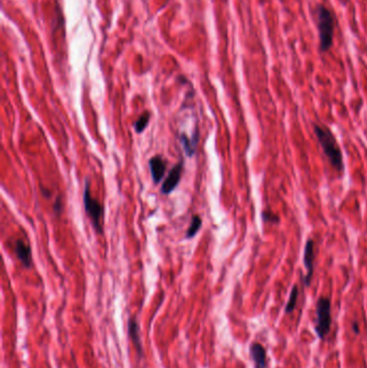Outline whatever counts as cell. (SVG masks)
Returning a JSON list of instances; mask_svg holds the SVG:
<instances>
[{"label": "cell", "instance_id": "6da1fadb", "mask_svg": "<svg viewBox=\"0 0 367 368\" xmlns=\"http://www.w3.org/2000/svg\"><path fill=\"white\" fill-rule=\"evenodd\" d=\"M314 133H316L319 142L323 149V152L326 155L331 165L338 170H344V160L342 151L337 144L336 139L332 131L320 125H314Z\"/></svg>", "mask_w": 367, "mask_h": 368}, {"label": "cell", "instance_id": "7a4b0ae2", "mask_svg": "<svg viewBox=\"0 0 367 368\" xmlns=\"http://www.w3.org/2000/svg\"><path fill=\"white\" fill-rule=\"evenodd\" d=\"M317 24L320 38V50L327 51L333 45L335 20L332 12L325 7L319 6L317 9Z\"/></svg>", "mask_w": 367, "mask_h": 368}, {"label": "cell", "instance_id": "3957f363", "mask_svg": "<svg viewBox=\"0 0 367 368\" xmlns=\"http://www.w3.org/2000/svg\"><path fill=\"white\" fill-rule=\"evenodd\" d=\"M332 325L331 301L326 297H320L316 307V324L314 330L320 338H325Z\"/></svg>", "mask_w": 367, "mask_h": 368}, {"label": "cell", "instance_id": "277c9868", "mask_svg": "<svg viewBox=\"0 0 367 368\" xmlns=\"http://www.w3.org/2000/svg\"><path fill=\"white\" fill-rule=\"evenodd\" d=\"M83 201H84V207H85V212L91 218L93 223L94 229L96 230L98 234L102 233V227H101V220L103 216V207L102 205L94 199L91 196L90 192V181L86 180L85 183V189H84V194H83Z\"/></svg>", "mask_w": 367, "mask_h": 368}, {"label": "cell", "instance_id": "5b68a950", "mask_svg": "<svg viewBox=\"0 0 367 368\" xmlns=\"http://www.w3.org/2000/svg\"><path fill=\"white\" fill-rule=\"evenodd\" d=\"M182 169H183V162H180L170 170L168 177L166 178V180L163 183V187H162L163 194L168 195L169 193H171L174 189L177 188V186L180 182V179H181Z\"/></svg>", "mask_w": 367, "mask_h": 368}, {"label": "cell", "instance_id": "8992f818", "mask_svg": "<svg viewBox=\"0 0 367 368\" xmlns=\"http://www.w3.org/2000/svg\"><path fill=\"white\" fill-rule=\"evenodd\" d=\"M304 265L307 270V275L305 278V284L309 285L311 282V278L313 275V265H314V241L309 239L306 242L305 253H304Z\"/></svg>", "mask_w": 367, "mask_h": 368}, {"label": "cell", "instance_id": "52a82bcc", "mask_svg": "<svg viewBox=\"0 0 367 368\" xmlns=\"http://www.w3.org/2000/svg\"><path fill=\"white\" fill-rule=\"evenodd\" d=\"M14 247H15L16 256L20 260L23 266L26 268H30L32 264V257L29 245L23 240H16Z\"/></svg>", "mask_w": 367, "mask_h": 368}, {"label": "cell", "instance_id": "ba28073f", "mask_svg": "<svg viewBox=\"0 0 367 368\" xmlns=\"http://www.w3.org/2000/svg\"><path fill=\"white\" fill-rule=\"evenodd\" d=\"M149 165H150V170L154 183L155 184L160 183L164 178V174L166 171V162L163 160L162 156L156 155L153 156L150 160Z\"/></svg>", "mask_w": 367, "mask_h": 368}, {"label": "cell", "instance_id": "9c48e42d", "mask_svg": "<svg viewBox=\"0 0 367 368\" xmlns=\"http://www.w3.org/2000/svg\"><path fill=\"white\" fill-rule=\"evenodd\" d=\"M128 336L130 340H132L139 355L141 356L143 353V349L140 338V328H139V324L135 318H130L128 320Z\"/></svg>", "mask_w": 367, "mask_h": 368}, {"label": "cell", "instance_id": "30bf717a", "mask_svg": "<svg viewBox=\"0 0 367 368\" xmlns=\"http://www.w3.org/2000/svg\"><path fill=\"white\" fill-rule=\"evenodd\" d=\"M250 355L254 368H266V351L260 344H252L250 347Z\"/></svg>", "mask_w": 367, "mask_h": 368}, {"label": "cell", "instance_id": "8fae6325", "mask_svg": "<svg viewBox=\"0 0 367 368\" xmlns=\"http://www.w3.org/2000/svg\"><path fill=\"white\" fill-rule=\"evenodd\" d=\"M180 141H181V143L183 145V149H185L187 155L188 156H193L194 153H195L197 141H198V130H197V128L195 130V133L193 134V137H192V139H190L187 135L182 134L180 136Z\"/></svg>", "mask_w": 367, "mask_h": 368}, {"label": "cell", "instance_id": "7c38bea8", "mask_svg": "<svg viewBox=\"0 0 367 368\" xmlns=\"http://www.w3.org/2000/svg\"><path fill=\"white\" fill-rule=\"evenodd\" d=\"M202 224H203V221H202V218H200V216L199 215H194L193 218H192L191 225H190L189 230L187 232V238L194 237V236L196 235V233L200 230V227H202Z\"/></svg>", "mask_w": 367, "mask_h": 368}, {"label": "cell", "instance_id": "4fadbf2b", "mask_svg": "<svg viewBox=\"0 0 367 368\" xmlns=\"http://www.w3.org/2000/svg\"><path fill=\"white\" fill-rule=\"evenodd\" d=\"M297 299H299V287H297V285H294L289 297V302L285 306V313H291L294 311L297 304Z\"/></svg>", "mask_w": 367, "mask_h": 368}, {"label": "cell", "instance_id": "5bb4252c", "mask_svg": "<svg viewBox=\"0 0 367 368\" xmlns=\"http://www.w3.org/2000/svg\"><path fill=\"white\" fill-rule=\"evenodd\" d=\"M149 121H150V113L144 112L143 115L140 118H139L135 123L136 133H138V134L142 133V131L145 129V127L148 126Z\"/></svg>", "mask_w": 367, "mask_h": 368}, {"label": "cell", "instance_id": "9a60e30c", "mask_svg": "<svg viewBox=\"0 0 367 368\" xmlns=\"http://www.w3.org/2000/svg\"><path fill=\"white\" fill-rule=\"evenodd\" d=\"M262 218L265 223H269V224H278L280 222V217H279L276 213H274L270 210H264L262 212Z\"/></svg>", "mask_w": 367, "mask_h": 368}, {"label": "cell", "instance_id": "2e32d148", "mask_svg": "<svg viewBox=\"0 0 367 368\" xmlns=\"http://www.w3.org/2000/svg\"><path fill=\"white\" fill-rule=\"evenodd\" d=\"M54 210L56 212H59L62 210V201H59V198L56 200V203L54 205Z\"/></svg>", "mask_w": 367, "mask_h": 368}]
</instances>
